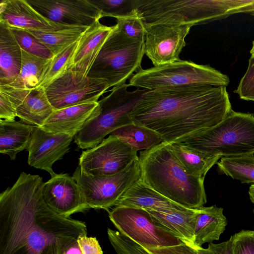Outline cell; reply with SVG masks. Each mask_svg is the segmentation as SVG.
<instances>
[{
  "label": "cell",
  "instance_id": "cell-1",
  "mask_svg": "<svg viewBox=\"0 0 254 254\" xmlns=\"http://www.w3.org/2000/svg\"><path fill=\"white\" fill-rule=\"evenodd\" d=\"M43 178L22 172L0 194V254H60L87 236L85 223L60 215L45 203Z\"/></svg>",
  "mask_w": 254,
  "mask_h": 254
},
{
  "label": "cell",
  "instance_id": "cell-2",
  "mask_svg": "<svg viewBox=\"0 0 254 254\" xmlns=\"http://www.w3.org/2000/svg\"><path fill=\"white\" fill-rule=\"evenodd\" d=\"M232 110L226 86L167 87L146 91L130 117L172 143L215 126Z\"/></svg>",
  "mask_w": 254,
  "mask_h": 254
},
{
  "label": "cell",
  "instance_id": "cell-3",
  "mask_svg": "<svg viewBox=\"0 0 254 254\" xmlns=\"http://www.w3.org/2000/svg\"><path fill=\"white\" fill-rule=\"evenodd\" d=\"M138 160L140 179L171 201L189 209L206 203L204 178L189 173L169 143L162 142L140 151Z\"/></svg>",
  "mask_w": 254,
  "mask_h": 254
},
{
  "label": "cell",
  "instance_id": "cell-4",
  "mask_svg": "<svg viewBox=\"0 0 254 254\" xmlns=\"http://www.w3.org/2000/svg\"><path fill=\"white\" fill-rule=\"evenodd\" d=\"M137 10L145 25L191 27L230 16L233 5L229 0H139Z\"/></svg>",
  "mask_w": 254,
  "mask_h": 254
},
{
  "label": "cell",
  "instance_id": "cell-5",
  "mask_svg": "<svg viewBox=\"0 0 254 254\" xmlns=\"http://www.w3.org/2000/svg\"><path fill=\"white\" fill-rule=\"evenodd\" d=\"M180 142L206 153L222 157L254 153V116L232 110L215 126Z\"/></svg>",
  "mask_w": 254,
  "mask_h": 254
},
{
  "label": "cell",
  "instance_id": "cell-6",
  "mask_svg": "<svg viewBox=\"0 0 254 254\" xmlns=\"http://www.w3.org/2000/svg\"><path fill=\"white\" fill-rule=\"evenodd\" d=\"M129 84L113 87L110 93L98 101L99 114L90 118L74 136L81 149H90L100 144L109 134L132 123L130 113L142 95L148 90H127Z\"/></svg>",
  "mask_w": 254,
  "mask_h": 254
},
{
  "label": "cell",
  "instance_id": "cell-7",
  "mask_svg": "<svg viewBox=\"0 0 254 254\" xmlns=\"http://www.w3.org/2000/svg\"><path fill=\"white\" fill-rule=\"evenodd\" d=\"M228 76L208 65L183 61L141 68L129 79V85L152 90L184 86H227Z\"/></svg>",
  "mask_w": 254,
  "mask_h": 254
},
{
  "label": "cell",
  "instance_id": "cell-8",
  "mask_svg": "<svg viewBox=\"0 0 254 254\" xmlns=\"http://www.w3.org/2000/svg\"><path fill=\"white\" fill-rule=\"evenodd\" d=\"M144 44L124 36L114 25L87 76L105 81L109 88L126 83L142 68Z\"/></svg>",
  "mask_w": 254,
  "mask_h": 254
},
{
  "label": "cell",
  "instance_id": "cell-9",
  "mask_svg": "<svg viewBox=\"0 0 254 254\" xmlns=\"http://www.w3.org/2000/svg\"><path fill=\"white\" fill-rule=\"evenodd\" d=\"M72 178L79 186L89 207L108 210L115 206L123 193L140 178L138 158L123 171L110 176H92L78 166Z\"/></svg>",
  "mask_w": 254,
  "mask_h": 254
},
{
  "label": "cell",
  "instance_id": "cell-10",
  "mask_svg": "<svg viewBox=\"0 0 254 254\" xmlns=\"http://www.w3.org/2000/svg\"><path fill=\"white\" fill-rule=\"evenodd\" d=\"M109 217L118 231L145 249L177 246L183 242L158 227L145 209L117 206Z\"/></svg>",
  "mask_w": 254,
  "mask_h": 254
},
{
  "label": "cell",
  "instance_id": "cell-11",
  "mask_svg": "<svg viewBox=\"0 0 254 254\" xmlns=\"http://www.w3.org/2000/svg\"><path fill=\"white\" fill-rule=\"evenodd\" d=\"M109 88L100 79L90 77L68 69L45 88L47 96L55 110L83 103L98 102Z\"/></svg>",
  "mask_w": 254,
  "mask_h": 254
},
{
  "label": "cell",
  "instance_id": "cell-12",
  "mask_svg": "<svg viewBox=\"0 0 254 254\" xmlns=\"http://www.w3.org/2000/svg\"><path fill=\"white\" fill-rule=\"evenodd\" d=\"M138 158L137 151L110 134L98 145L82 151L79 167L88 175L110 176L123 171Z\"/></svg>",
  "mask_w": 254,
  "mask_h": 254
},
{
  "label": "cell",
  "instance_id": "cell-13",
  "mask_svg": "<svg viewBox=\"0 0 254 254\" xmlns=\"http://www.w3.org/2000/svg\"><path fill=\"white\" fill-rule=\"evenodd\" d=\"M144 54L154 66L180 60L191 27L174 24L145 25Z\"/></svg>",
  "mask_w": 254,
  "mask_h": 254
},
{
  "label": "cell",
  "instance_id": "cell-14",
  "mask_svg": "<svg viewBox=\"0 0 254 254\" xmlns=\"http://www.w3.org/2000/svg\"><path fill=\"white\" fill-rule=\"evenodd\" d=\"M38 12L56 23L90 26L102 18L92 0H27Z\"/></svg>",
  "mask_w": 254,
  "mask_h": 254
},
{
  "label": "cell",
  "instance_id": "cell-15",
  "mask_svg": "<svg viewBox=\"0 0 254 254\" xmlns=\"http://www.w3.org/2000/svg\"><path fill=\"white\" fill-rule=\"evenodd\" d=\"M73 136L65 133H54L34 126L27 148L28 163L37 169L45 170L52 177L56 174L52 166L68 152Z\"/></svg>",
  "mask_w": 254,
  "mask_h": 254
},
{
  "label": "cell",
  "instance_id": "cell-16",
  "mask_svg": "<svg viewBox=\"0 0 254 254\" xmlns=\"http://www.w3.org/2000/svg\"><path fill=\"white\" fill-rule=\"evenodd\" d=\"M43 194L48 206L63 216L69 217L90 208L79 186L67 174H56L44 183Z\"/></svg>",
  "mask_w": 254,
  "mask_h": 254
},
{
  "label": "cell",
  "instance_id": "cell-17",
  "mask_svg": "<svg viewBox=\"0 0 254 254\" xmlns=\"http://www.w3.org/2000/svg\"><path fill=\"white\" fill-rule=\"evenodd\" d=\"M0 92L9 98L22 123L41 127L55 110L47 96L45 89H16L0 85Z\"/></svg>",
  "mask_w": 254,
  "mask_h": 254
},
{
  "label": "cell",
  "instance_id": "cell-18",
  "mask_svg": "<svg viewBox=\"0 0 254 254\" xmlns=\"http://www.w3.org/2000/svg\"><path fill=\"white\" fill-rule=\"evenodd\" d=\"M0 23L9 28L53 31L74 26L59 24L43 16L27 0H1Z\"/></svg>",
  "mask_w": 254,
  "mask_h": 254
},
{
  "label": "cell",
  "instance_id": "cell-19",
  "mask_svg": "<svg viewBox=\"0 0 254 254\" xmlns=\"http://www.w3.org/2000/svg\"><path fill=\"white\" fill-rule=\"evenodd\" d=\"M99 112L98 101L55 110L40 127L49 132L65 133L74 137L88 120L97 116Z\"/></svg>",
  "mask_w": 254,
  "mask_h": 254
},
{
  "label": "cell",
  "instance_id": "cell-20",
  "mask_svg": "<svg viewBox=\"0 0 254 254\" xmlns=\"http://www.w3.org/2000/svg\"><path fill=\"white\" fill-rule=\"evenodd\" d=\"M113 29V26L103 25L99 21L89 26L78 41L70 69L87 76Z\"/></svg>",
  "mask_w": 254,
  "mask_h": 254
},
{
  "label": "cell",
  "instance_id": "cell-21",
  "mask_svg": "<svg viewBox=\"0 0 254 254\" xmlns=\"http://www.w3.org/2000/svg\"><path fill=\"white\" fill-rule=\"evenodd\" d=\"M146 210L158 227L195 249L193 242L197 208L188 210Z\"/></svg>",
  "mask_w": 254,
  "mask_h": 254
},
{
  "label": "cell",
  "instance_id": "cell-22",
  "mask_svg": "<svg viewBox=\"0 0 254 254\" xmlns=\"http://www.w3.org/2000/svg\"><path fill=\"white\" fill-rule=\"evenodd\" d=\"M115 206H127L160 211L171 209H190L171 201L146 185L140 179L123 193Z\"/></svg>",
  "mask_w": 254,
  "mask_h": 254
},
{
  "label": "cell",
  "instance_id": "cell-23",
  "mask_svg": "<svg viewBox=\"0 0 254 254\" xmlns=\"http://www.w3.org/2000/svg\"><path fill=\"white\" fill-rule=\"evenodd\" d=\"M227 225V220L223 214V208L215 205L197 208L194 232L195 249L198 250L204 243L218 240Z\"/></svg>",
  "mask_w": 254,
  "mask_h": 254
},
{
  "label": "cell",
  "instance_id": "cell-24",
  "mask_svg": "<svg viewBox=\"0 0 254 254\" xmlns=\"http://www.w3.org/2000/svg\"><path fill=\"white\" fill-rule=\"evenodd\" d=\"M22 50L10 29L0 23V85L11 83L18 76Z\"/></svg>",
  "mask_w": 254,
  "mask_h": 254
},
{
  "label": "cell",
  "instance_id": "cell-25",
  "mask_svg": "<svg viewBox=\"0 0 254 254\" xmlns=\"http://www.w3.org/2000/svg\"><path fill=\"white\" fill-rule=\"evenodd\" d=\"M34 126L14 121L0 120V152L14 160L27 149Z\"/></svg>",
  "mask_w": 254,
  "mask_h": 254
},
{
  "label": "cell",
  "instance_id": "cell-26",
  "mask_svg": "<svg viewBox=\"0 0 254 254\" xmlns=\"http://www.w3.org/2000/svg\"><path fill=\"white\" fill-rule=\"evenodd\" d=\"M109 240L117 254H198L185 243L177 246L145 249L118 231L108 228Z\"/></svg>",
  "mask_w": 254,
  "mask_h": 254
},
{
  "label": "cell",
  "instance_id": "cell-27",
  "mask_svg": "<svg viewBox=\"0 0 254 254\" xmlns=\"http://www.w3.org/2000/svg\"><path fill=\"white\" fill-rule=\"evenodd\" d=\"M169 144L183 167L195 176L205 178L209 169L222 157L202 152L183 142Z\"/></svg>",
  "mask_w": 254,
  "mask_h": 254
},
{
  "label": "cell",
  "instance_id": "cell-28",
  "mask_svg": "<svg viewBox=\"0 0 254 254\" xmlns=\"http://www.w3.org/2000/svg\"><path fill=\"white\" fill-rule=\"evenodd\" d=\"M136 151L148 150L164 142L155 131L133 122L121 127L111 133Z\"/></svg>",
  "mask_w": 254,
  "mask_h": 254
},
{
  "label": "cell",
  "instance_id": "cell-29",
  "mask_svg": "<svg viewBox=\"0 0 254 254\" xmlns=\"http://www.w3.org/2000/svg\"><path fill=\"white\" fill-rule=\"evenodd\" d=\"M89 27L74 26L53 31H25L35 36L55 55L68 46L78 41Z\"/></svg>",
  "mask_w": 254,
  "mask_h": 254
},
{
  "label": "cell",
  "instance_id": "cell-30",
  "mask_svg": "<svg viewBox=\"0 0 254 254\" xmlns=\"http://www.w3.org/2000/svg\"><path fill=\"white\" fill-rule=\"evenodd\" d=\"M22 50V61L17 78L7 85L16 89H31L36 88L50 60L41 58Z\"/></svg>",
  "mask_w": 254,
  "mask_h": 254
},
{
  "label": "cell",
  "instance_id": "cell-31",
  "mask_svg": "<svg viewBox=\"0 0 254 254\" xmlns=\"http://www.w3.org/2000/svg\"><path fill=\"white\" fill-rule=\"evenodd\" d=\"M216 164L220 173L242 183H254V153L222 157Z\"/></svg>",
  "mask_w": 254,
  "mask_h": 254
},
{
  "label": "cell",
  "instance_id": "cell-32",
  "mask_svg": "<svg viewBox=\"0 0 254 254\" xmlns=\"http://www.w3.org/2000/svg\"><path fill=\"white\" fill-rule=\"evenodd\" d=\"M78 41L68 46L50 59L36 88H45L52 81L70 69Z\"/></svg>",
  "mask_w": 254,
  "mask_h": 254
},
{
  "label": "cell",
  "instance_id": "cell-33",
  "mask_svg": "<svg viewBox=\"0 0 254 254\" xmlns=\"http://www.w3.org/2000/svg\"><path fill=\"white\" fill-rule=\"evenodd\" d=\"M117 31L126 38L135 41H144L145 29L137 9L125 17L116 19Z\"/></svg>",
  "mask_w": 254,
  "mask_h": 254
},
{
  "label": "cell",
  "instance_id": "cell-34",
  "mask_svg": "<svg viewBox=\"0 0 254 254\" xmlns=\"http://www.w3.org/2000/svg\"><path fill=\"white\" fill-rule=\"evenodd\" d=\"M9 29L21 49L31 55L47 60H50L54 56L46 45L28 31L18 28Z\"/></svg>",
  "mask_w": 254,
  "mask_h": 254
},
{
  "label": "cell",
  "instance_id": "cell-35",
  "mask_svg": "<svg viewBox=\"0 0 254 254\" xmlns=\"http://www.w3.org/2000/svg\"><path fill=\"white\" fill-rule=\"evenodd\" d=\"M101 12L102 17L116 19L128 15L137 9L139 0H92Z\"/></svg>",
  "mask_w": 254,
  "mask_h": 254
},
{
  "label": "cell",
  "instance_id": "cell-36",
  "mask_svg": "<svg viewBox=\"0 0 254 254\" xmlns=\"http://www.w3.org/2000/svg\"><path fill=\"white\" fill-rule=\"evenodd\" d=\"M233 254H254L253 231L242 230L230 239Z\"/></svg>",
  "mask_w": 254,
  "mask_h": 254
},
{
  "label": "cell",
  "instance_id": "cell-37",
  "mask_svg": "<svg viewBox=\"0 0 254 254\" xmlns=\"http://www.w3.org/2000/svg\"><path fill=\"white\" fill-rule=\"evenodd\" d=\"M235 92L243 100L254 101V59L250 58L248 68Z\"/></svg>",
  "mask_w": 254,
  "mask_h": 254
},
{
  "label": "cell",
  "instance_id": "cell-38",
  "mask_svg": "<svg viewBox=\"0 0 254 254\" xmlns=\"http://www.w3.org/2000/svg\"><path fill=\"white\" fill-rule=\"evenodd\" d=\"M77 242L82 254H103L95 237L81 236L77 239Z\"/></svg>",
  "mask_w": 254,
  "mask_h": 254
},
{
  "label": "cell",
  "instance_id": "cell-39",
  "mask_svg": "<svg viewBox=\"0 0 254 254\" xmlns=\"http://www.w3.org/2000/svg\"><path fill=\"white\" fill-rule=\"evenodd\" d=\"M17 117L16 110L13 107L8 97L0 92V119L14 121Z\"/></svg>",
  "mask_w": 254,
  "mask_h": 254
},
{
  "label": "cell",
  "instance_id": "cell-40",
  "mask_svg": "<svg viewBox=\"0 0 254 254\" xmlns=\"http://www.w3.org/2000/svg\"><path fill=\"white\" fill-rule=\"evenodd\" d=\"M198 254H233L230 240L219 243H210L206 249L202 248L197 250Z\"/></svg>",
  "mask_w": 254,
  "mask_h": 254
},
{
  "label": "cell",
  "instance_id": "cell-41",
  "mask_svg": "<svg viewBox=\"0 0 254 254\" xmlns=\"http://www.w3.org/2000/svg\"><path fill=\"white\" fill-rule=\"evenodd\" d=\"M60 254H82L77 239H74L62 250Z\"/></svg>",
  "mask_w": 254,
  "mask_h": 254
},
{
  "label": "cell",
  "instance_id": "cell-42",
  "mask_svg": "<svg viewBox=\"0 0 254 254\" xmlns=\"http://www.w3.org/2000/svg\"><path fill=\"white\" fill-rule=\"evenodd\" d=\"M249 194L250 200L254 204V184L251 185L250 187Z\"/></svg>",
  "mask_w": 254,
  "mask_h": 254
},
{
  "label": "cell",
  "instance_id": "cell-43",
  "mask_svg": "<svg viewBox=\"0 0 254 254\" xmlns=\"http://www.w3.org/2000/svg\"><path fill=\"white\" fill-rule=\"evenodd\" d=\"M251 58L254 59V41L253 42V46L250 51Z\"/></svg>",
  "mask_w": 254,
  "mask_h": 254
},
{
  "label": "cell",
  "instance_id": "cell-44",
  "mask_svg": "<svg viewBox=\"0 0 254 254\" xmlns=\"http://www.w3.org/2000/svg\"><path fill=\"white\" fill-rule=\"evenodd\" d=\"M253 235H254V231H253Z\"/></svg>",
  "mask_w": 254,
  "mask_h": 254
},
{
  "label": "cell",
  "instance_id": "cell-45",
  "mask_svg": "<svg viewBox=\"0 0 254 254\" xmlns=\"http://www.w3.org/2000/svg\"></svg>",
  "mask_w": 254,
  "mask_h": 254
}]
</instances>
